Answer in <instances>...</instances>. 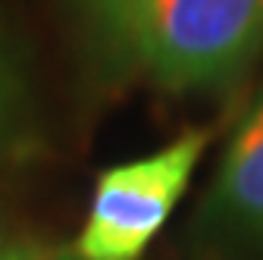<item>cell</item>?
Instances as JSON below:
<instances>
[{
	"label": "cell",
	"instance_id": "obj_1",
	"mask_svg": "<svg viewBox=\"0 0 263 260\" xmlns=\"http://www.w3.org/2000/svg\"><path fill=\"white\" fill-rule=\"evenodd\" d=\"M263 47V0H154L135 66L166 91L232 85Z\"/></svg>",
	"mask_w": 263,
	"mask_h": 260
},
{
	"label": "cell",
	"instance_id": "obj_2",
	"mask_svg": "<svg viewBox=\"0 0 263 260\" xmlns=\"http://www.w3.org/2000/svg\"><path fill=\"white\" fill-rule=\"evenodd\" d=\"M207 144L204 128H191L154 154L104 170L72 251L82 260H138L182 201Z\"/></svg>",
	"mask_w": 263,
	"mask_h": 260
},
{
	"label": "cell",
	"instance_id": "obj_3",
	"mask_svg": "<svg viewBox=\"0 0 263 260\" xmlns=\"http://www.w3.org/2000/svg\"><path fill=\"white\" fill-rule=\"evenodd\" d=\"M207 216L232 242L263 248V88L251 97L222 151Z\"/></svg>",
	"mask_w": 263,
	"mask_h": 260
},
{
	"label": "cell",
	"instance_id": "obj_4",
	"mask_svg": "<svg viewBox=\"0 0 263 260\" xmlns=\"http://www.w3.org/2000/svg\"><path fill=\"white\" fill-rule=\"evenodd\" d=\"M154 0H72L79 25L97 60L110 69H135V50Z\"/></svg>",
	"mask_w": 263,
	"mask_h": 260
},
{
	"label": "cell",
	"instance_id": "obj_5",
	"mask_svg": "<svg viewBox=\"0 0 263 260\" xmlns=\"http://www.w3.org/2000/svg\"><path fill=\"white\" fill-rule=\"evenodd\" d=\"M16 116H19V79L4 44H0V141L13 135Z\"/></svg>",
	"mask_w": 263,
	"mask_h": 260
},
{
	"label": "cell",
	"instance_id": "obj_6",
	"mask_svg": "<svg viewBox=\"0 0 263 260\" xmlns=\"http://www.w3.org/2000/svg\"><path fill=\"white\" fill-rule=\"evenodd\" d=\"M0 260H47V257L35 245H7L0 251Z\"/></svg>",
	"mask_w": 263,
	"mask_h": 260
},
{
	"label": "cell",
	"instance_id": "obj_7",
	"mask_svg": "<svg viewBox=\"0 0 263 260\" xmlns=\"http://www.w3.org/2000/svg\"><path fill=\"white\" fill-rule=\"evenodd\" d=\"M47 260H82L76 251H63V254H53V257H47Z\"/></svg>",
	"mask_w": 263,
	"mask_h": 260
},
{
	"label": "cell",
	"instance_id": "obj_8",
	"mask_svg": "<svg viewBox=\"0 0 263 260\" xmlns=\"http://www.w3.org/2000/svg\"><path fill=\"white\" fill-rule=\"evenodd\" d=\"M4 248H7V245H4V238H0V251H4Z\"/></svg>",
	"mask_w": 263,
	"mask_h": 260
}]
</instances>
